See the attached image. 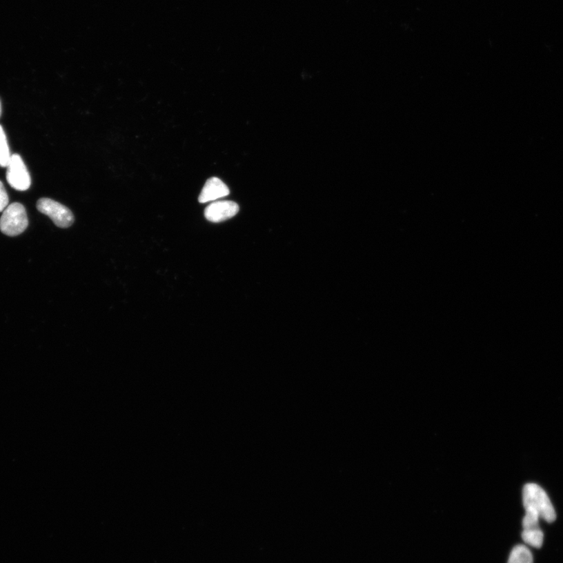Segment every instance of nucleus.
<instances>
[{
	"label": "nucleus",
	"mask_w": 563,
	"mask_h": 563,
	"mask_svg": "<svg viewBox=\"0 0 563 563\" xmlns=\"http://www.w3.org/2000/svg\"><path fill=\"white\" fill-rule=\"evenodd\" d=\"M28 226L26 210L20 203L8 205L0 218V231L8 237L19 236L25 232Z\"/></svg>",
	"instance_id": "f03ea898"
},
{
	"label": "nucleus",
	"mask_w": 563,
	"mask_h": 563,
	"mask_svg": "<svg viewBox=\"0 0 563 563\" xmlns=\"http://www.w3.org/2000/svg\"><path fill=\"white\" fill-rule=\"evenodd\" d=\"M9 197L1 181H0V213L8 207Z\"/></svg>",
	"instance_id": "9b49d317"
},
{
	"label": "nucleus",
	"mask_w": 563,
	"mask_h": 563,
	"mask_svg": "<svg viewBox=\"0 0 563 563\" xmlns=\"http://www.w3.org/2000/svg\"><path fill=\"white\" fill-rule=\"evenodd\" d=\"M7 168V179L11 187L19 191H26L30 188V174L19 155H11Z\"/></svg>",
	"instance_id": "20e7f679"
},
{
	"label": "nucleus",
	"mask_w": 563,
	"mask_h": 563,
	"mask_svg": "<svg viewBox=\"0 0 563 563\" xmlns=\"http://www.w3.org/2000/svg\"><path fill=\"white\" fill-rule=\"evenodd\" d=\"M230 195L228 186L219 178L213 177L207 180L199 196V202L201 204L215 201L217 199Z\"/></svg>",
	"instance_id": "423d86ee"
},
{
	"label": "nucleus",
	"mask_w": 563,
	"mask_h": 563,
	"mask_svg": "<svg viewBox=\"0 0 563 563\" xmlns=\"http://www.w3.org/2000/svg\"><path fill=\"white\" fill-rule=\"evenodd\" d=\"M239 210V205L233 201H215L205 209L204 216L209 221L219 223L233 218Z\"/></svg>",
	"instance_id": "39448f33"
},
{
	"label": "nucleus",
	"mask_w": 563,
	"mask_h": 563,
	"mask_svg": "<svg viewBox=\"0 0 563 563\" xmlns=\"http://www.w3.org/2000/svg\"><path fill=\"white\" fill-rule=\"evenodd\" d=\"M2 113V107H1V101H0V116H1Z\"/></svg>",
	"instance_id": "f8f14e48"
},
{
	"label": "nucleus",
	"mask_w": 563,
	"mask_h": 563,
	"mask_svg": "<svg viewBox=\"0 0 563 563\" xmlns=\"http://www.w3.org/2000/svg\"><path fill=\"white\" fill-rule=\"evenodd\" d=\"M508 563H533V555L524 545H516L509 555Z\"/></svg>",
	"instance_id": "0eeeda50"
},
{
	"label": "nucleus",
	"mask_w": 563,
	"mask_h": 563,
	"mask_svg": "<svg viewBox=\"0 0 563 563\" xmlns=\"http://www.w3.org/2000/svg\"><path fill=\"white\" fill-rule=\"evenodd\" d=\"M523 502L525 510H533L540 518L553 523L556 514L546 493L535 484H528L523 491Z\"/></svg>",
	"instance_id": "f257e3e1"
},
{
	"label": "nucleus",
	"mask_w": 563,
	"mask_h": 563,
	"mask_svg": "<svg viewBox=\"0 0 563 563\" xmlns=\"http://www.w3.org/2000/svg\"><path fill=\"white\" fill-rule=\"evenodd\" d=\"M524 542L536 549H541L544 542V533L539 528L531 530H524L522 533Z\"/></svg>",
	"instance_id": "6e6552de"
},
{
	"label": "nucleus",
	"mask_w": 563,
	"mask_h": 563,
	"mask_svg": "<svg viewBox=\"0 0 563 563\" xmlns=\"http://www.w3.org/2000/svg\"><path fill=\"white\" fill-rule=\"evenodd\" d=\"M539 519L540 516L536 512L533 510H526V515L523 520L524 530L539 528Z\"/></svg>",
	"instance_id": "9d476101"
},
{
	"label": "nucleus",
	"mask_w": 563,
	"mask_h": 563,
	"mask_svg": "<svg viewBox=\"0 0 563 563\" xmlns=\"http://www.w3.org/2000/svg\"><path fill=\"white\" fill-rule=\"evenodd\" d=\"M37 209L41 213L48 217L55 224L60 228H66L72 226L75 217L70 210L64 205L49 198H41L37 202Z\"/></svg>",
	"instance_id": "7ed1b4c3"
},
{
	"label": "nucleus",
	"mask_w": 563,
	"mask_h": 563,
	"mask_svg": "<svg viewBox=\"0 0 563 563\" xmlns=\"http://www.w3.org/2000/svg\"><path fill=\"white\" fill-rule=\"evenodd\" d=\"M11 157L7 137L0 126V166L7 168Z\"/></svg>",
	"instance_id": "1a4fd4ad"
}]
</instances>
